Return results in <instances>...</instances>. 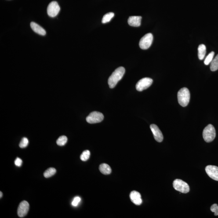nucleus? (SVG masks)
I'll return each instance as SVG.
<instances>
[{
	"mask_svg": "<svg viewBox=\"0 0 218 218\" xmlns=\"http://www.w3.org/2000/svg\"><path fill=\"white\" fill-rule=\"evenodd\" d=\"M125 72V68L123 67H120L115 70L108 78V84L110 88L115 87L118 82L122 79Z\"/></svg>",
	"mask_w": 218,
	"mask_h": 218,
	"instance_id": "nucleus-1",
	"label": "nucleus"
},
{
	"mask_svg": "<svg viewBox=\"0 0 218 218\" xmlns=\"http://www.w3.org/2000/svg\"><path fill=\"white\" fill-rule=\"evenodd\" d=\"M178 100L179 104L182 107H186L189 104L190 99V93L187 88H182L177 94Z\"/></svg>",
	"mask_w": 218,
	"mask_h": 218,
	"instance_id": "nucleus-2",
	"label": "nucleus"
},
{
	"mask_svg": "<svg viewBox=\"0 0 218 218\" xmlns=\"http://www.w3.org/2000/svg\"><path fill=\"white\" fill-rule=\"evenodd\" d=\"M216 137V131L213 125L210 124L204 129L203 131V137L206 142L207 143L213 141Z\"/></svg>",
	"mask_w": 218,
	"mask_h": 218,
	"instance_id": "nucleus-3",
	"label": "nucleus"
},
{
	"mask_svg": "<svg viewBox=\"0 0 218 218\" xmlns=\"http://www.w3.org/2000/svg\"><path fill=\"white\" fill-rule=\"evenodd\" d=\"M174 188L176 191L184 194H187L190 191V186L186 182L179 179L174 181L173 183Z\"/></svg>",
	"mask_w": 218,
	"mask_h": 218,
	"instance_id": "nucleus-4",
	"label": "nucleus"
},
{
	"mask_svg": "<svg viewBox=\"0 0 218 218\" xmlns=\"http://www.w3.org/2000/svg\"><path fill=\"white\" fill-rule=\"evenodd\" d=\"M153 36L151 33L146 34L141 39L139 45L141 49L143 50L148 49L152 44Z\"/></svg>",
	"mask_w": 218,
	"mask_h": 218,
	"instance_id": "nucleus-5",
	"label": "nucleus"
},
{
	"mask_svg": "<svg viewBox=\"0 0 218 218\" xmlns=\"http://www.w3.org/2000/svg\"><path fill=\"white\" fill-rule=\"evenodd\" d=\"M104 118L102 113L98 111H93L87 117L86 121L90 124H95L101 122Z\"/></svg>",
	"mask_w": 218,
	"mask_h": 218,
	"instance_id": "nucleus-6",
	"label": "nucleus"
},
{
	"mask_svg": "<svg viewBox=\"0 0 218 218\" xmlns=\"http://www.w3.org/2000/svg\"><path fill=\"white\" fill-rule=\"evenodd\" d=\"M153 83V80L150 78H144L139 80L136 84V90L139 92H142L147 89Z\"/></svg>",
	"mask_w": 218,
	"mask_h": 218,
	"instance_id": "nucleus-7",
	"label": "nucleus"
},
{
	"mask_svg": "<svg viewBox=\"0 0 218 218\" xmlns=\"http://www.w3.org/2000/svg\"><path fill=\"white\" fill-rule=\"evenodd\" d=\"M60 10V6L56 1H52L48 5L47 12L48 15L52 17L57 16Z\"/></svg>",
	"mask_w": 218,
	"mask_h": 218,
	"instance_id": "nucleus-8",
	"label": "nucleus"
},
{
	"mask_svg": "<svg viewBox=\"0 0 218 218\" xmlns=\"http://www.w3.org/2000/svg\"><path fill=\"white\" fill-rule=\"evenodd\" d=\"M29 210V205L26 201L20 203L17 209V215L19 217L23 218L27 214Z\"/></svg>",
	"mask_w": 218,
	"mask_h": 218,
	"instance_id": "nucleus-9",
	"label": "nucleus"
},
{
	"mask_svg": "<svg viewBox=\"0 0 218 218\" xmlns=\"http://www.w3.org/2000/svg\"><path fill=\"white\" fill-rule=\"evenodd\" d=\"M205 170L210 177L218 181V167L215 166L208 165L206 167Z\"/></svg>",
	"mask_w": 218,
	"mask_h": 218,
	"instance_id": "nucleus-10",
	"label": "nucleus"
},
{
	"mask_svg": "<svg viewBox=\"0 0 218 218\" xmlns=\"http://www.w3.org/2000/svg\"><path fill=\"white\" fill-rule=\"evenodd\" d=\"M150 127L155 140L158 142H162L163 140V136L158 126L154 124H152L150 125Z\"/></svg>",
	"mask_w": 218,
	"mask_h": 218,
	"instance_id": "nucleus-11",
	"label": "nucleus"
},
{
	"mask_svg": "<svg viewBox=\"0 0 218 218\" xmlns=\"http://www.w3.org/2000/svg\"><path fill=\"white\" fill-rule=\"evenodd\" d=\"M141 195L140 193L136 191H133L130 194L131 201L136 205H140L142 203Z\"/></svg>",
	"mask_w": 218,
	"mask_h": 218,
	"instance_id": "nucleus-12",
	"label": "nucleus"
},
{
	"mask_svg": "<svg viewBox=\"0 0 218 218\" xmlns=\"http://www.w3.org/2000/svg\"><path fill=\"white\" fill-rule=\"evenodd\" d=\"M141 16H131L129 18L128 22L130 26L133 27H139L141 24Z\"/></svg>",
	"mask_w": 218,
	"mask_h": 218,
	"instance_id": "nucleus-13",
	"label": "nucleus"
},
{
	"mask_svg": "<svg viewBox=\"0 0 218 218\" xmlns=\"http://www.w3.org/2000/svg\"><path fill=\"white\" fill-rule=\"evenodd\" d=\"M30 27L34 32L39 35L45 36L46 34V31L42 27L34 22L30 23Z\"/></svg>",
	"mask_w": 218,
	"mask_h": 218,
	"instance_id": "nucleus-14",
	"label": "nucleus"
},
{
	"mask_svg": "<svg viewBox=\"0 0 218 218\" xmlns=\"http://www.w3.org/2000/svg\"><path fill=\"white\" fill-rule=\"evenodd\" d=\"M198 56L199 60H203L206 54V47L205 45L204 44L200 45L198 48Z\"/></svg>",
	"mask_w": 218,
	"mask_h": 218,
	"instance_id": "nucleus-15",
	"label": "nucleus"
},
{
	"mask_svg": "<svg viewBox=\"0 0 218 218\" xmlns=\"http://www.w3.org/2000/svg\"><path fill=\"white\" fill-rule=\"evenodd\" d=\"M99 169L100 172L104 175H109L111 172V169L110 166L106 164H101L99 166Z\"/></svg>",
	"mask_w": 218,
	"mask_h": 218,
	"instance_id": "nucleus-16",
	"label": "nucleus"
},
{
	"mask_svg": "<svg viewBox=\"0 0 218 218\" xmlns=\"http://www.w3.org/2000/svg\"><path fill=\"white\" fill-rule=\"evenodd\" d=\"M210 69L213 72L218 70V54L211 63Z\"/></svg>",
	"mask_w": 218,
	"mask_h": 218,
	"instance_id": "nucleus-17",
	"label": "nucleus"
},
{
	"mask_svg": "<svg viewBox=\"0 0 218 218\" xmlns=\"http://www.w3.org/2000/svg\"><path fill=\"white\" fill-rule=\"evenodd\" d=\"M56 172V170L54 168H50L47 169L44 173L45 178H49L53 176Z\"/></svg>",
	"mask_w": 218,
	"mask_h": 218,
	"instance_id": "nucleus-18",
	"label": "nucleus"
},
{
	"mask_svg": "<svg viewBox=\"0 0 218 218\" xmlns=\"http://www.w3.org/2000/svg\"><path fill=\"white\" fill-rule=\"evenodd\" d=\"M114 14L112 12H110V13H106L103 17L102 20V23H106L108 22L114 17Z\"/></svg>",
	"mask_w": 218,
	"mask_h": 218,
	"instance_id": "nucleus-19",
	"label": "nucleus"
},
{
	"mask_svg": "<svg viewBox=\"0 0 218 218\" xmlns=\"http://www.w3.org/2000/svg\"><path fill=\"white\" fill-rule=\"evenodd\" d=\"M67 138L66 136H60L57 140V144L59 146H63L67 143Z\"/></svg>",
	"mask_w": 218,
	"mask_h": 218,
	"instance_id": "nucleus-20",
	"label": "nucleus"
},
{
	"mask_svg": "<svg viewBox=\"0 0 218 218\" xmlns=\"http://www.w3.org/2000/svg\"><path fill=\"white\" fill-rule=\"evenodd\" d=\"M215 52H212L207 56L206 58L204 63L206 65H208L210 63H211L212 60H213Z\"/></svg>",
	"mask_w": 218,
	"mask_h": 218,
	"instance_id": "nucleus-21",
	"label": "nucleus"
},
{
	"mask_svg": "<svg viewBox=\"0 0 218 218\" xmlns=\"http://www.w3.org/2000/svg\"><path fill=\"white\" fill-rule=\"evenodd\" d=\"M90 156V152L89 150H85L82 152V154L80 157L81 161H86L89 159Z\"/></svg>",
	"mask_w": 218,
	"mask_h": 218,
	"instance_id": "nucleus-22",
	"label": "nucleus"
},
{
	"mask_svg": "<svg viewBox=\"0 0 218 218\" xmlns=\"http://www.w3.org/2000/svg\"><path fill=\"white\" fill-rule=\"evenodd\" d=\"M28 139L26 137H23L21 141L19 146L20 148H23L27 147L28 144Z\"/></svg>",
	"mask_w": 218,
	"mask_h": 218,
	"instance_id": "nucleus-23",
	"label": "nucleus"
},
{
	"mask_svg": "<svg viewBox=\"0 0 218 218\" xmlns=\"http://www.w3.org/2000/svg\"><path fill=\"white\" fill-rule=\"evenodd\" d=\"M211 210L212 212H214L215 216L218 215V206L217 204H215L211 207Z\"/></svg>",
	"mask_w": 218,
	"mask_h": 218,
	"instance_id": "nucleus-24",
	"label": "nucleus"
},
{
	"mask_svg": "<svg viewBox=\"0 0 218 218\" xmlns=\"http://www.w3.org/2000/svg\"><path fill=\"white\" fill-rule=\"evenodd\" d=\"M81 201V199L79 197L77 196L74 198L72 203V205L74 206H77Z\"/></svg>",
	"mask_w": 218,
	"mask_h": 218,
	"instance_id": "nucleus-25",
	"label": "nucleus"
},
{
	"mask_svg": "<svg viewBox=\"0 0 218 218\" xmlns=\"http://www.w3.org/2000/svg\"><path fill=\"white\" fill-rule=\"evenodd\" d=\"M22 163V161L20 158H17L15 161V164L16 166L20 167L21 166Z\"/></svg>",
	"mask_w": 218,
	"mask_h": 218,
	"instance_id": "nucleus-26",
	"label": "nucleus"
},
{
	"mask_svg": "<svg viewBox=\"0 0 218 218\" xmlns=\"http://www.w3.org/2000/svg\"><path fill=\"white\" fill-rule=\"evenodd\" d=\"M0 193H1V196H0V197H1V198H2V192H1V191L0 192Z\"/></svg>",
	"mask_w": 218,
	"mask_h": 218,
	"instance_id": "nucleus-27",
	"label": "nucleus"
}]
</instances>
